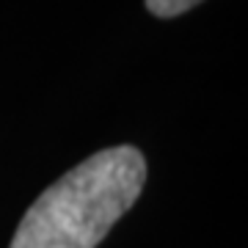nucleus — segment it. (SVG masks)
Here are the masks:
<instances>
[{
  "label": "nucleus",
  "mask_w": 248,
  "mask_h": 248,
  "mask_svg": "<svg viewBox=\"0 0 248 248\" xmlns=\"http://www.w3.org/2000/svg\"><path fill=\"white\" fill-rule=\"evenodd\" d=\"M146 182L135 146H110L86 157L39 196L9 248H97Z\"/></svg>",
  "instance_id": "f257e3e1"
},
{
  "label": "nucleus",
  "mask_w": 248,
  "mask_h": 248,
  "mask_svg": "<svg viewBox=\"0 0 248 248\" xmlns=\"http://www.w3.org/2000/svg\"><path fill=\"white\" fill-rule=\"evenodd\" d=\"M202 0H146V9L155 14V17H179V14H185L187 9H193L199 6Z\"/></svg>",
  "instance_id": "f03ea898"
}]
</instances>
